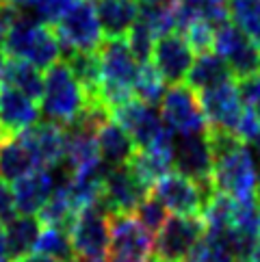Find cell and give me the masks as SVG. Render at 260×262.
Here are the masks:
<instances>
[{
  "mask_svg": "<svg viewBox=\"0 0 260 262\" xmlns=\"http://www.w3.org/2000/svg\"><path fill=\"white\" fill-rule=\"evenodd\" d=\"M212 149V184L234 200L256 198L258 169L247 143L226 130H206Z\"/></svg>",
  "mask_w": 260,
  "mask_h": 262,
  "instance_id": "6da1fadb",
  "label": "cell"
},
{
  "mask_svg": "<svg viewBox=\"0 0 260 262\" xmlns=\"http://www.w3.org/2000/svg\"><path fill=\"white\" fill-rule=\"evenodd\" d=\"M3 52L9 59L29 61L37 70H48L50 65L61 61V46L52 26L22 13H17L9 26Z\"/></svg>",
  "mask_w": 260,
  "mask_h": 262,
  "instance_id": "7a4b0ae2",
  "label": "cell"
},
{
  "mask_svg": "<svg viewBox=\"0 0 260 262\" xmlns=\"http://www.w3.org/2000/svg\"><path fill=\"white\" fill-rule=\"evenodd\" d=\"M100 59V98L111 108L122 106L135 98V78L139 72V61L133 57L126 37L104 39L98 48Z\"/></svg>",
  "mask_w": 260,
  "mask_h": 262,
  "instance_id": "3957f363",
  "label": "cell"
},
{
  "mask_svg": "<svg viewBox=\"0 0 260 262\" xmlns=\"http://www.w3.org/2000/svg\"><path fill=\"white\" fill-rule=\"evenodd\" d=\"M41 113L61 126H72L87 104V96L65 61L50 65L44 76Z\"/></svg>",
  "mask_w": 260,
  "mask_h": 262,
  "instance_id": "277c9868",
  "label": "cell"
},
{
  "mask_svg": "<svg viewBox=\"0 0 260 262\" xmlns=\"http://www.w3.org/2000/svg\"><path fill=\"white\" fill-rule=\"evenodd\" d=\"M54 33L61 46V57H68L72 52H96L104 41L96 0H76L57 22Z\"/></svg>",
  "mask_w": 260,
  "mask_h": 262,
  "instance_id": "5b68a950",
  "label": "cell"
},
{
  "mask_svg": "<svg viewBox=\"0 0 260 262\" xmlns=\"http://www.w3.org/2000/svg\"><path fill=\"white\" fill-rule=\"evenodd\" d=\"M206 234V223L200 214L167 217L154 236V258L161 262H184Z\"/></svg>",
  "mask_w": 260,
  "mask_h": 262,
  "instance_id": "8992f818",
  "label": "cell"
},
{
  "mask_svg": "<svg viewBox=\"0 0 260 262\" xmlns=\"http://www.w3.org/2000/svg\"><path fill=\"white\" fill-rule=\"evenodd\" d=\"M109 258L106 262H150L154 236L133 214H109Z\"/></svg>",
  "mask_w": 260,
  "mask_h": 262,
  "instance_id": "52a82bcc",
  "label": "cell"
},
{
  "mask_svg": "<svg viewBox=\"0 0 260 262\" xmlns=\"http://www.w3.org/2000/svg\"><path fill=\"white\" fill-rule=\"evenodd\" d=\"M152 193L174 214H202L204 206L212 200L217 189L212 180L195 182L178 171H169L152 186Z\"/></svg>",
  "mask_w": 260,
  "mask_h": 262,
  "instance_id": "ba28073f",
  "label": "cell"
},
{
  "mask_svg": "<svg viewBox=\"0 0 260 262\" xmlns=\"http://www.w3.org/2000/svg\"><path fill=\"white\" fill-rule=\"evenodd\" d=\"M74 254L87 262H106L109 258V214L100 206L78 210L70 228Z\"/></svg>",
  "mask_w": 260,
  "mask_h": 262,
  "instance_id": "9c48e42d",
  "label": "cell"
},
{
  "mask_svg": "<svg viewBox=\"0 0 260 262\" xmlns=\"http://www.w3.org/2000/svg\"><path fill=\"white\" fill-rule=\"evenodd\" d=\"M161 117L167 130L174 135H200L206 133L208 124L202 113L198 93L187 85H171L161 100Z\"/></svg>",
  "mask_w": 260,
  "mask_h": 262,
  "instance_id": "30bf717a",
  "label": "cell"
},
{
  "mask_svg": "<svg viewBox=\"0 0 260 262\" xmlns=\"http://www.w3.org/2000/svg\"><path fill=\"white\" fill-rule=\"evenodd\" d=\"M212 50L230 65L236 80L260 74V48L230 20L215 29Z\"/></svg>",
  "mask_w": 260,
  "mask_h": 262,
  "instance_id": "8fae6325",
  "label": "cell"
},
{
  "mask_svg": "<svg viewBox=\"0 0 260 262\" xmlns=\"http://www.w3.org/2000/svg\"><path fill=\"white\" fill-rule=\"evenodd\" d=\"M150 193L152 189L139 180L130 171L128 165L111 167L104 178V184H102V195L96 206H100L106 214H130L137 210V206Z\"/></svg>",
  "mask_w": 260,
  "mask_h": 262,
  "instance_id": "7c38bea8",
  "label": "cell"
},
{
  "mask_svg": "<svg viewBox=\"0 0 260 262\" xmlns=\"http://www.w3.org/2000/svg\"><path fill=\"white\" fill-rule=\"evenodd\" d=\"M202 113L206 117V124L212 130H226L234 133L241 115L245 111V104L241 100V93L236 87V80L221 82L217 87H210L206 91L198 93Z\"/></svg>",
  "mask_w": 260,
  "mask_h": 262,
  "instance_id": "4fadbf2b",
  "label": "cell"
},
{
  "mask_svg": "<svg viewBox=\"0 0 260 262\" xmlns=\"http://www.w3.org/2000/svg\"><path fill=\"white\" fill-rule=\"evenodd\" d=\"M111 117L126 130L137 149L152 145L165 130L161 111H156V106L145 104L139 98H130L122 106L113 108Z\"/></svg>",
  "mask_w": 260,
  "mask_h": 262,
  "instance_id": "5bb4252c",
  "label": "cell"
},
{
  "mask_svg": "<svg viewBox=\"0 0 260 262\" xmlns=\"http://www.w3.org/2000/svg\"><path fill=\"white\" fill-rule=\"evenodd\" d=\"M150 61L154 63V68L161 72L165 82L180 85V82L187 78V74L195 61V50L191 48V43L184 39V35L169 33V35H163L156 39Z\"/></svg>",
  "mask_w": 260,
  "mask_h": 262,
  "instance_id": "9a60e30c",
  "label": "cell"
},
{
  "mask_svg": "<svg viewBox=\"0 0 260 262\" xmlns=\"http://www.w3.org/2000/svg\"><path fill=\"white\" fill-rule=\"evenodd\" d=\"M174 171L195 182L212 180V149L206 133L184 135L174 143Z\"/></svg>",
  "mask_w": 260,
  "mask_h": 262,
  "instance_id": "2e32d148",
  "label": "cell"
},
{
  "mask_svg": "<svg viewBox=\"0 0 260 262\" xmlns=\"http://www.w3.org/2000/svg\"><path fill=\"white\" fill-rule=\"evenodd\" d=\"M20 137L31 147L37 163L44 169H54L63 163L65 156V128L57 121H37L31 128H26Z\"/></svg>",
  "mask_w": 260,
  "mask_h": 262,
  "instance_id": "e0dca14e",
  "label": "cell"
},
{
  "mask_svg": "<svg viewBox=\"0 0 260 262\" xmlns=\"http://www.w3.org/2000/svg\"><path fill=\"white\" fill-rule=\"evenodd\" d=\"M39 121L37 102L13 87L0 85V135L17 137Z\"/></svg>",
  "mask_w": 260,
  "mask_h": 262,
  "instance_id": "ac0fdd59",
  "label": "cell"
},
{
  "mask_svg": "<svg viewBox=\"0 0 260 262\" xmlns=\"http://www.w3.org/2000/svg\"><path fill=\"white\" fill-rule=\"evenodd\" d=\"M54 186H57V178L52 169H35L29 176L20 178L13 182V200H15V210L20 214H33L44 208L52 195Z\"/></svg>",
  "mask_w": 260,
  "mask_h": 262,
  "instance_id": "d6986e66",
  "label": "cell"
},
{
  "mask_svg": "<svg viewBox=\"0 0 260 262\" xmlns=\"http://www.w3.org/2000/svg\"><path fill=\"white\" fill-rule=\"evenodd\" d=\"M98 20L104 39L126 37L139 17L137 0H96Z\"/></svg>",
  "mask_w": 260,
  "mask_h": 262,
  "instance_id": "ffe728a7",
  "label": "cell"
},
{
  "mask_svg": "<svg viewBox=\"0 0 260 262\" xmlns=\"http://www.w3.org/2000/svg\"><path fill=\"white\" fill-rule=\"evenodd\" d=\"M184 80H187L189 89H193L195 93H202L210 87L221 85V82L236 80V78H234V74H232L230 65L221 59L215 50H208V52L198 54V59L193 61Z\"/></svg>",
  "mask_w": 260,
  "mask_h": 262,
  "instance_id": "44dd1931",
  "label": "cell"
},
{
  "mask_svg": "<svg viewBox=\"0 0 260 262\" xmlns=\"http://www.w3.org/2000/svg\"><path fill=\"white\" fill-rule=\"evenodd\" d=\"M35 169H44V167H39L35 154L20 135L3 139V145H0V178L3 180L15 182Z\"/></svg>",
  "mask_w": 260,
  "mask_h": 262,
  "instance_id": "7402d4cb",
  "label": "cell"
},
{
  "mask_svg": "<svg viewBox=\"0 0 260 262\" xmlns=\"http://www.w3.org/2000/svg\"><path fill=\"white\" fill-rule=\"evenodd\" d=\"M96 141H98V152L100 158L104 161L109 167H122L128 165V161L135 154V143L128 137V133L117 124L115 119H109L96 133Z\"/></svg>",
  "mask_w": 260,
  "mask_h": 262,
  "instance_id": "603a6c76",
  "label": "cell"
},
{
  "mask_svg": "<svg viewBox=\"0 0 260 262\" xmlns=\"http://www.w3.org/2000/svg\"><path fill=\"white\" fill-rule=\"evenodd\" d=\"M7 232V260L15 262L24 256L33 254L35 243L41 234V223L33 214H20L5 223Z\"/></svg>",
  "mask_w": 260,
  "mask_h": 262,
  "instance_id": "cb8c5ba5",
  "label": "cell"
},
{
  "mask_svg": "<svg viewBox=\"0 0 260 262\" xmlns=\"http://www.w3.org/2000/svg\"><path fill=\"white\" fill-rule=\"evenodd\" d=\"M0 85L13 87L17 91H22L24 96H29L31 100L39 102L44 93V76H41V70H37L29 61L7 57L5 68L0 72Z\"/></svg>",
  "mask_w": 260,
  "mask_h": 262,
  "instance_id": "d4e9b609",
  "label": "cell"
},
{
  "mask_svg": "<svg viewBox=\"0 0 260 262\" xmlns=\"http://www.w3.org/2000/svg\"><path fill=\"white\" fill-rule=\"evenodd\" d=\"M33 254H41L46 258H52L54 262H65V260L74 258L70 232L63 228H52V226L41 228V234L35 243Z\"/></svg>",
  "mask_w": 260,
  "mask_h": 262,
  "instance_id": "484cf974",
  "label": "cell"
},
{
  "mask_svg": "<svg viewBox=\"0 0 260 262\" xmlns=\"http://www.w3.org/2000/svg\"><path fill=\"white\" fill-rule=\"evenodd\" d=\"M135 96L145 102L150 106H159L161 100L165 96V78L161 76V72L154 68L152 61L147 63H139V72H137V78H135Z\"/></svg>",
  "mask_w": 260,
  "mask_h": 262,
  "instance_id": "4316f807",
  "label": "cell"
},
{
  "mask_svg": "<svg viewBox=\"0 0 260 262\" xmlns=\"http://www.w3.org/2000/svg\"><path fill=\"white\" fill-rule=\"evenodd\" d=\"M230 22L260 48V0H228Z\"/></svg>",
  "mask_w": 260,
  "mask_h": 262,
  "instance_id": "83f0119b",
  "label": "cell"
},
{
  "mask_svg": "<svg viewBox=\"0 0 260 262\" xmlns=\"http://www.w3.org/2000/svg\"><path fill=\"white\" fill-rule=\"evenodd\" d=\"M184 262H234L230 249L226 245L224 234H204V238L198 243L189 258Z\"/></svg>",
  "mask_w": 260,
  "mask_h": 262,
  "instance_id": "f1b7e54d",
  "label": "cell"
},
{
  "mask_svg": "<svg viewBox=\"0 0 260 262\" xmlns=\"http://www.w3.org/2000/svg\"><path fill=\"white\" fill-rule=\"evenodd\" d=\"M135 212H137L139 223H141V226L150 232L152 236H156V232H159L163 228V223L167 221V208L154 193L147 195V198L137 206Z\"/></svg>",
  "mask_w": 260,
  "mask_h": 262,
  "instance_id": "f546056e",
  "label": "cell"
},
{
  "mask_svg": "<svg viewBox=\"0 0 260 262\" xmlns=\"http://www.w3.org/2000/svg\"><path fill=\"white\" fill-rule=\"evenodd\" d=\"M126 41H128V48H130V52H133V57L139 63H147L152 59L156 37L150 33V29H147L143 22L137 20L133 24V29H130L128 35H126Z\"/></svg>",
  "mask_w": 260,
  "mask_h": 262,
  "instance_id": "4dcf8cb0",
  "label": "cell"
},
{
  "mask_svg": "<svg viewBox=\"0 0 260 262\" xmlns=\"http://www.w3.org/2000/svg\"><path fill=\"white\" fill-rule=\"evenodd\" d=\"M182 35L198 54L212 50V43H215V26L204 22V20H193L187 29L182 31Z\"/></svg>",
  "mask_w": 260,
  "mask_h": 262,
  "instance_id": "1f68e13d",
  "label": "cell"
},
{
  "mask_svg": "<svg viewBox=\"0 0 260 262\" xmlns=\"http://www.w3.org/2000/svg\"><path fill=\"white\" fill-rule=\"evenodd\" d=\"M74 3L76 0H31V7L37 15V20L52 26L70 11V7Z\"/></svg>",
  "mask_w": 260,
  "mask_h": 262,
  "instance_id": "d6a6232c",
  "label": "cell"
},
{
  "mask_svg": "<svg viewBox=\"0 0 260 262\" xmlns=\"http://www.w3.org/2000/svg\"><path fill=\"white\" fill-rule=\"evenodd\" d=\"M258 133H260V115L245 106L243 115H241L239 124H236V128H234V133L232 135H234L236 139H241L243 143H254V139L258 137Z\"/></svg>",
  "mask_w": 260,
  "mask_h": 262,
  "instance_id": "836d02e7",
  "label": "cell"
},
{
  "mask_svg": "<svg viewBox=\"0 0 260 262\" xmlns=\"http://www.w3.org/2000/svg\"><path fill=\"white\" fill-rule=\"evenodd\" d=\"M236 87H239L243 104L260 115V74L243 78V80H236Z\"/></svg>",
  "mask_w": 260,
  "mask_h": 262,
  "instance_id": "e575fe53",
  "label": "cell"
},
{
  "mask_svg": "<svg viewBox=\"0 0 260 262\" xmlns=\"http://www.w3.org/2000/svg\"><path fill=\"white\" fill-rule=\"evenodd\" d=\"M15 200H13V189H9L7 180L0 178V223H9L15 217Z\"/></svg>",
  "mask_w": 260,
  "mask_h": 262,
  "instance_id": "d590c367",
  "label": "cell"
},
{
  "mask_svg": "<svg viewBox=\"0 0 260 262\" xmlns=\"http://www.w3.org/2000/svg\"><path fill=\"white\" fill-rule=\"evenodd\" d=\"M15 262H54L52 258H46L41 254H29V256H24L20 260H15Z\"/></svg>",
  "mask_w": 260,
  "mask_h": 262,
  "instance_id": "8d00e7d4",
  "label": "cell"
},
{
  "mask_svg": "<svg viewBox=\"0 0 260 262\" xmlns=\"http://www.w3.org/2000/svg\"><path fill=\"white\" fill-rule=\"evenodd\" d=\"M7 256V232H5V223H0V258Z\"/></svg>",
  "mask_w": 260,
  "mask_h": 262,
  "instance_id": "74e56055",
  "label": "cell"
},
{
  "mask_svg": "<svg viewBox=\"0 0 260 262\" xmlns=\"http://www.w3.org/2000/svg\"><path fill=\"white\" fill-rule=\"evenodd\" d=\"M5 3H9L11 7H15V9H22L26 5H31V0H5Z\"/></svg>",
  "mask_w": 260,
  "mask_h": 262,
  "instance_id": "f35d334b",
  "label": "cell"
},
{
  "mask_svg": "<svg viewBox=\"0 0 260 262\" xmlns=\"http://www.w3.org/2000/svg\"><path fill=\"white\" fill-rule=\"evenodd\" d=\"M254 147H256V152H258V158H260V133H258V137L254 139Z\"/></svg>",
  "mask_w": 260,
  "mask_h": 262,
  "instance_id": "ab89813d",
  "label": "cell"
},
{
  "mask_svg": "<svg viewBox=\"0 0 260 262\" xmlns=\"http://www.w3.org/2000/svg\"><path fill=\"white\" fill-rule=\"evenodd\" d=\"M249 262H260V247H258V251H256V254H254V258L249 260Z\"/></svg>",
  "mask_w": 260,
  "mask_h": 262,
  "instance_id": "60d3db41",
  "label": "cell"
},
{
  "mask_svg": "<svg viewBox=\"0 0 260 262\" xmlns=\"http://www.w3.org/2000/svg\"><path fill=\"white\" fill-rule=\"evenodd\" d=\"M65 262H87V260H82V258H78V256H74V258H70V260H65Z\"/></svg>",
  "mask_w": 260,
  "mask_h": 262,
  "instance_id": "b9f144b4",
  "label": "cell"
},
{
  "mask_svg": "<svg viewBox=\"0 0 260 262\" xmlns=\"http://www.w3.org/2000/svg\"><path fill=\"white\" fill-rule=\"evenodd\" d=\"M256 200H260V173H258V186H256Z\"/></svg>",
  "mask_w": 260,
  "mask_h": 262,
  "instance_id": "7bdbcfd3",
  "label": "cell"
},
{
  "mask_svg": "<svg viewBox=\"0 0 260 262\" xmlns=\"http://www.w3.org/2000/svg\"><path fill=\"white\" fill-rule=\"evenodd\" d=\"M258 202V217H260V200H256Z\"/></svg>",
  "mask_w": 260,
  "mask_h": 262,
  "instance_id": "ee69618b",
  "label": "cell"
},
{
  "mask_svg": "<svg viewBox=\"0 0 260 262\" xmlns=\"http://www.w3.org/2000/svg\"><path fill=\"white\" fill-rule=\"evenodd\" d=\"M3 139H5V137H3V135H0V145H3Z\"/></svg>",
  "mask_w": 260,
  "mask_h": 262,
  "instance_id": "f6af8a7d",
  "label": "cell"
},
{
  "mask_svg": "<svg viewBox=\"0 0 260 262\" xmlns=\"http://www.w3.org/2000/svg\"><path fill=\"white\" fill-rule=\"evenodd\" d=\"M0 262H9V260L7 258H0Z\"/></svg>",
  "mask_w": 260,
  "mask_h": 262,
  "instance_id": "bcb514c9",
  "label": "cell"
},
{
  "mask_svg": "<svg viewBox=\"0 0 260 262\" xmlns=\"http://www.w3.org/2000/svg\"><path fill=\"white\" fill-rule=\"evenodd\" d=\"M150 262H161V260H156V258H152V260H150Z\"/></svg>",
  "mask_w": 260,
  "mask_h": 262,
  "instance_id": "7dc6e473",
  "label": "cell"
}]
</instances>
